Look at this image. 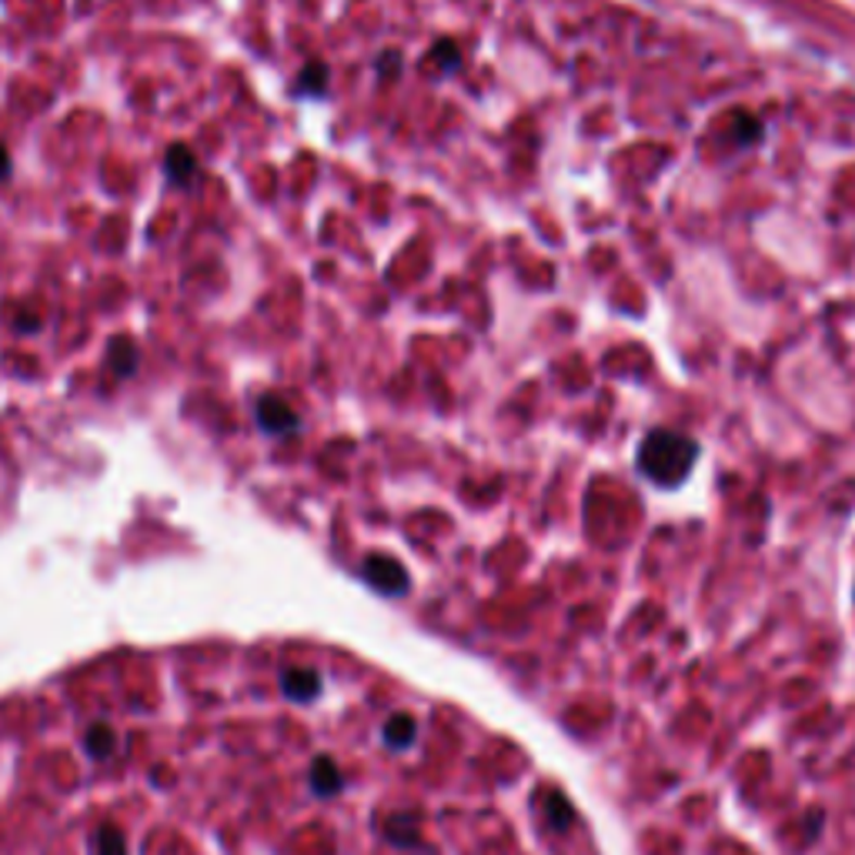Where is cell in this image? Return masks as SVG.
<instances>
[{
    "instance_id": "12",
    "label": "cell",
    "mask_w": 855,
    "mask_h": 855,
    "mask_svg": "<svg viewBox=\"0 0 855 855\" xmlns=\"http://www.w3.org/2000/svg\"><path fill=\"white\" fill-rule=\"evenodd\" d=\"M91 855H127V839L117 826H98L91 835Z\"/></svg>"
},
{
    "instance_id": "2",
    "label": "cell",
    "mask_w": 855,
    "mask_h": 855,
    "mask_svg": "<svg viewBox=\"0 0 855 855\" xmlns=\"http://www.w3.org/2000/svg\"><path fill=\"white\" fill-rule=\"evenodd\" d=\"M362 578L372 584L378 595H391V599H401L404 592H408V584H412L408 571H404V565L398 558L378 555V552L362 562Z\"/></svg>"
},
{
    "instance_id": "9",
    "label": "cell",
    "mask_w": 855,
    "mask_h": 855,
    "mask_svg": "<svg viewBox=\"0 0 855 855\" xmlns=\"http://www.w3.org/2000/svg\"><path fill=\"white\" fill-rule=\"evenodd\" d=\"M385 839L398 848H415L422 842V832H418V816L415 813H394L388 816L385 822Z\"/></svg>"
},
{
    "instance_id": "7",
    "label": "cell",
    "mask_w": 855,
    "mask_h": 855,
    "mask_svg": "<svg viewBox=\"0 0 855 855\" xmlns=\"http://www.w3.org/2000/svg\"><path fill=\"white\" fill-rule=\"evenodd\" d=\"M538 799H542L538 805H542L549 829H552V832H568V826L575 822V808H571V802L565 799V792H558V789H545Z\"/></svg>"
},
{
    "instance_id": "4",
    "label": "cell",
    "mask_w": 855,
    "mask_h": 855,
    "mask_svg": "<svg viewBox=\"0 0 855 855\" xmlns=\"http://www.w3.org/2000/svg\"><path fill=\"white\" fill-rule=\"evenodd\" d=\"M307 782H311V792L322 795V799H331L344 789V776H341V765L331 758V755H318L311 762L307 769Z\"/></svg>"
},
{
    "instance_id": "6",
    "label": "cell",
    "mask_w": 855,
    "mask_h": 855,
    "mask_svg": "<svg viewBox=\"0 0 855 855\" xmlns=\"http://www.w3.org/2000/svg\"><path fill=\"white\" fill-rule=\"evenodd\" d=\"M201 164H198V154L185 144H171L167 148V158H164V174H167V181L171 185H181L188 188L194 177H198Z\"/></svg>"
},
{
    "instance_id": "10",
    "label": "cell",
    "mask_w": 855,
    "mask_h": 855,
    "mask_svg": "<svg viewBox=\"0 0 855 855\" xmlns=\"http://www.w3.org/2000/svg\"><path fill=\"white\" fill-rule=\"evenodd\" d=\"M108 368L114 372V378H127V375L138 372V344L124 335H117L108 344Z\"/></svg>"
},
{
    "instance_id": "5",
    "label": "cell",
    "mask_w": 855,
    "mask_h": 855,
    "mask_svg": "<svg viewBox=\"0 0 855 855\" xmlns=\"http://www.w3.org/2000/svg\"><path fill=\"white\" fill-rule=\"evenodd\" d=\"M281 692L291 702H311L322 695V675L314 668H285L281 671Z\"/></svg>"
},
{
    "instance_id": "14",
    "label": "cell",
    "mask_w": 855,
    "mask_h": 855,
    "mask_svg": "<svg viewBox=\"0 0 855 855\" xmlns=\"http://www.w3.org/2000/svg\"><path fill=\"white\" fill-rule=\"evenodd\" d=\"M8 177H11V154L4 144H0V181H8Z\"/></svg>"
},
{
    "instance_id": "13",
    "label": "cell",
    "mask_w": 855,
    "mask_h": 855,
    "mask_svg": "<svg viewBox=\"0 0 855 855\" xmlns=\"http://www.w3.org/2000/svg\"><path fill=\"white\" fill-rule=\"evenodd\" d=\"M325 64H307V71L301 74V80H298V87H301V95H307V91H322L325 87Z\"/></svg>"
},
{
    "instance_id": "11",
    "label": "cell",
    "mask_w": 855,
    "mask_h": 855,
    "mask_svg": "<svg viewBox=\"0 0 855 855\" xmlns=\"http://www.w3.org/2000/svg\"><path fill=\"white\" fill-rule=\"evenodd\" d=\"M84 749H87V755L98 758V762L111 758V755L117 752V735H114V729H111L108 722H95L91 729L84 732Z\"/></svg>"
},
{
    "instance_id": "8",
    "label": "cell",
    "mask_w": 855,
    "mask_h": 855,
    "mask_svg": "<svg viewBox=\"0 0 855 855\" xmlns=\"http://www.w3.org/2000/svg\"><path fill=\"white\" fill-rule=\"evenodd\" d=\"M381 739H385V745L394 749V752L408 749V745L418 739V722H415V715H408V712H394V715L388 718V722H385V729H381Z\"/></svg>"
},
{
    "instance_id": "1",
    "label": "cell",
    "mask_w": 855,
    "mask_h": 855,
    "mask_svg": "<svg viewBox=\"0 0 855 855\" xmlns=\"http://www.w3.org/2000/svg\"><path fill=\"white\" fill-rule=\"evenodd\" d=\"M695 458H699V444L689 435L668 431V428L649 431L642 448H639L642 475L662 488H679L689 478Z\"/></svg>"
},
{
    "instance_id": "3",
    "label": "cell",
    "mask_w": 855,
    "mask_h": 855,
    "mask_svg": "<svg viewBox=\"0 0 855 855\" xmlns=\"http://www.w3.org/2000/svg\"><path fill=\"white\" fill-rule=\"evenodd\" d=\"M257 425L267 431V435H291L298 431V415L291 404L281 398V394H264L257 398Z\"/></svg>"
}]
</instances>
